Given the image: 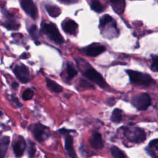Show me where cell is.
<instances>
[{
  "label": "cell",
  "mask_w": 158,
  "mask_h": 158,
  "mask_svg": "<svg viewBox=\"0 0 158 158\" xmlns=\"http://www.w3.org/2000/svg\"><path fill=\"white\" fill-rule=\"evenodd\" d=\"M123 132L127 139L134 143H141L144 141L146 138L144 130L133 125L125 127L123 129Z\"/></svg>",
  "instance_id": "1"
},
{
  "label": "cell",
  "mask_w": 158,
  "mask_h": 158,
  "mask_svg": "<svg viewBox=\"0 0 158 158\" xmlns=\"http://www.w3.org/2000/svg\"><path fill=\"white\" fill-rule=\"evenodd\" d=\"M126 72L130 77L131 82L134 84L148 86L154 81L148 74L131 70H127Z\"/></svg>",
  "instance_id": "2"
},
{
  "label": "cell",
  "mask_w": 158,
  "mask_h": 158,
  "mask_svg": "<svg viewBox=\"0 0 158 158\" xmlns=\"http://www.w3.org/2000/svg\"><path fill=\"white\" fill-rule=\"evenodd\" d=\"M43 31L52 40L57 44H62L64 42V38L59 33L56 26L51 23H44L42 27Z\"/></svg>",
  "instance_id": "3"
},
{
  "label": "cell",
  "mask_w": 158,
  "mask_h": 158,
  "mask_svg": "<svg viewBox=\"0 0 158 158\" xmlns=\"http://www.w3.org/2000/svg\"><path fill=\"white\" fill-rule=\"evenodd\" d=\"M131 104L137 109L140 110H146L151 104L150 96L147 93H141L132 97Z\"/></svg>",
  "instance_id": "4"
},
{
  "label": "cell",
  "mask_w": 158,
  "mask_h": 158,
  "mask_svg": "<svg viewBox=\"0 0 158 158\" xmlns=\"http://www.w3.org/2000/svg\"><path fill=\"white\" fill-rule=\"evenodd\" d=\"M84 75L88 80L97 84L98 85H99L100 87L102 88H106L107 86V84L105 80H104V78H102V75L93 68L87 69L84 72Z\"/></svg>",
  "instance_id": "5"
},
{
  "label": "cell",
  "mask_w": 158,
  "mask_h": 158,
  "mask_svg": "<svg viewBox=\"0 0 158 158\" xmlns=\"http://www.w3.org/2000/svg\"><path fill=\"white\" fill-rule=\"evenodd\" d=\"M33 132L35 139L40 143L46 140L49 136L48 128L39 123L35 125Z\"/></svg>",
  "instance_id": "6"
},
{
  "label": "cell",
  "mask_w": 158,
  "mask_h": 158,
  "mask_svg": "<svg viewBox=\"0 0 158 158\" xmlns=\"http://www.w3.org/2000/svg\"><path fill=\"white\" fill-rule=\"evenodd\" d=\"M59 131L60 133V134H66L65 137V148L68 156L70 158H77V156L73 147V137L67 133L68 130L65 129H60L59 130Z\"/></svg>",
  "instance_id": "7"
},
{
  "label": "cell",
  "mask_w": 158,
  "mask_h": 158,
  "mask_svg": "<svg viewBox=\"0 0 158 158\" xmlns=\"http://www.w3.org/2000/svg\"><path fill=\"white\" fill-rule=\"evenodd\" d=\"M14 73L18 80L23 83H27L30 80L29 70L24 65H17L14 69Z\"/></svg>",
  "instance_id": "8"
},
{
  "label": "cell",
  "mask_w": 158,
  "mask_h": 158,
  "mask_svg": "<svg viewBox=\"0 0 158 158\" xmlns=\"http://www.w3.org/2000/svg\"><path fill=\"white\" fill-rule=\"evenodd\" d=\"M21 6L23 10L32 19H35L37 16V9L32 0H22Z\"/></svg>",
  "instance_id": "9"
},
{
  "label": "cell",
  "mask_w": 158,
  "mask_h": 158,
  "mask_svg": "<svg viewBox=\"0 0 158 158\" xmlns=\"http://www.w3.org/2000/svg\"><path fill=\"white\" fill-rule=\"evenodd\" d=\"M91 146L97 150L102 149L104 147L103 141L101 135L98 131H94L89 139Z\"/></svg>",
  "instance_id": "10"
},
{
  "label": "cell",
  "mask_w": 158,
  "mask_h": 158,
  "mask_svg": "<svg viewBox=\"0 0 158 158\" xmlns=\"http://www.w3.org/2000/svg\"><path fill=\"white\" fill-rule=\"evenodd\" d=\"M105 50L106 48L104 46L93 44L86 48L85 53L88 56L96 57L102 53Z\"/></svg>",
  "instance_id": "11"
},
{
  "label": "cell",
  "mask_w": 158,
  "mask_h": 158,
  "mask_svg": "<svg viewBox=\"0 0 158 158\" xmlns=\"http://www.w3.org/2000/svg\"><path fill=\"white\" fill-rule=\"evenodd\" d=\"M12 147L15 156L17 157H21L23 155L26 148V143L24 139L20 137V138H19V139L14 143Z\"/></svg>",
  "instance_id": "12"
},
{
  "label": "cell",
  "mask_w": 158,
  "mask_h": 158,
  "mask_svg": "<svg viewBox=\"0 0 158 158\" xmlns=\"http://www.w3.org/2000/svg\"><path fill=\"white\" fill-rule=\"evenodd\" d=\"M10 138L9 136H4L0 138V158H4L7 153Z\"/></svg>",
  "instance_id": "13"
},
{
  "label": "cell",
  "mask_w": 158,
  "mask_h": 158,
  "mask_svg": "<svg viewBox=\"0 0 158 158\" xmlns=\"http://www.w3.org/2000/svg\"><path fill=\"white\" fill-rule=\"evenodd\" d=\"M77 23L72 20H67L63 23L64 30L69 34H74L77 29Z\"/></svg>",
  "instance_id": "14"
},
{
  "label": "cell",
  "mask_w": 158,
  "mask_h": 158,
  "mask_svg": "<svg viewBox=\"0 0 158 158\" xmlns=\"http://www.w3.org/2000/svg\"><path fill=\"white\" fill-rule=\"evenodd\" d=\"M112 5L113 9L119 14H121L125 9V0H109Z\"/></svg>",
  "instance_id": "15"
},
{
  "label": "cell",
  "mask_w": 158,
  "mask_h": 158,
  "mask_svg": "<svg viewBox=\"0 0 158 158\" xmlns=\"http://www.w3.org/2000/svg\"><path fill=\"white\" fill-rule=\"evenodd\" d=\"M46 82L47 87L52 92L60 93L63 89L62 87L60 85L55 82L54 80H52L49 78H46Z\"/></svg>",
  "instance_id": "16"
},
{
  "label": "cell",
  "mask_w": 158,
  "mask_h": 158,
  "mask_svg": "<svg viewBox=\"0 0 158 158\" xmlns=\"http://www.w3.org/2000/svg\"><path fill=\"white\" fill-rule=\"evenodd\" d=\"M46 10L50 16L52 17H58L60 13V9L59 7L54 5H46L45 6Z\"/></svg>",
  "instance_id": "17"
},
{
  "label": "cell",
  "mask_w": 158,
  "mask_h": 158,
  "mask_svg": "<svg viewBox=\"0 0 158 158\" xmlns=\"http://www.w3.org/2000/svg\"><path fill=\"white\" fill-rule=\"evenodd\" d=\"M122 118V111L120 109L115 108L112 112L110 120L114 123H119Z\"/></svg>",
  "instance_id": "18"
},
{
  "label": "cell",
  "mask_w": 158,
  "mask_h": 158,
  "mask_svg": "<svg viewBox=\"0 0 158 158\" xmlns=\"http://www.w3.org/2000/svg\"><path fill=\"white\" fill-rule=\"evenodd\" d=\"M3 25L6 28H7L8 30H16L19 29V27H20V25L16 21H15L14 19L8 20L7 21H6L5 22V23L3 24Z\"/></svg>",
  "instance_id": "19"
},
{
  "label": "cell",
  "mask_w": 158,
  "mask_h": 158,
  "mask_svg": "<svg viewBox=\"0 0 158 158\" xmlns=\"http://www.w3.org/2000/svg\"><path fill=\"white\" fill-rule=\"evenodd\" d=\"M67 80H71L77 74V70L74 68L72 64L70 63L67 64Z\"/></svg>",
  "instance_id": "20"
},
{
  "label": "cell",
  "mask_w": 158,
  "mask_h": 158,
  "mask_svg": "<svg viewBox=\"0 0 158 158\" xmlns=\"http://www.w3.org/2000/svg\"><path fill=\"white\" fill-rule=\"evenodd\" d=\"M91 8L94 11L99 13L103 11L104 7L99 0H91Z\"/></svg>",
  "instance_id": "21"
},
{
  "label": "cell",
  "mask_w": 158,
  "mask_h": 158,
  "mask_svg": "<svg viewBox=\"0 0 158 158\" xmlns=\"http://www.w3.org/2000/svg\"><path fill=\"white\" fill-rule=\"evenodd\" d=\"M110 152L113 158H125L123 152L117 146H112L110 149Z\"/></svg>",
  "instance_id": "22"
},
{
  "label": "cell",
  "mask_w": 158,
  "mask_h": 158,
  "mask_svg": "<svg viewBox=\"0 0 158 158\" xmlns=\"http://www.w3.org/2000/svg\"><path fill=\"white\" fill-rule=\"evenodd\" d=\"M112 21H113V19H112V17L109 15L106 14L101 18V19L99 20V26L101 27H104L107 24H108L109 23H110Z\"/></svg>",
  "instance_id": "23"
},
{
  "label": "cell",
  "mask_w": 158,
  "mask_h": 158,
  "mask_svg": "<svg viewBox=\"0 0 158 158\" xmlns=\"http://www.w3.org/2000/svg\"><path fill=\"white\" fill-rule=\"evenodd\" d=\"M152 63L151 65V69L154 72H158V56L152 55L151 56Z\"/></svg>",
  "instance_id": "24"
},
{
  "label": "cell",
  "mask_w": 158,
  "mask_h": 158,
  "mask_svg": "<svg viewBox=\"0 0 158 158\" xmlns=\"http://www.w3.org/2000/svg\"><path fill=\"white\" fill-rule=\"evenodd\" d=\"M33 96V91L31 89H25L22 94V98L25 101H28L32 99Z\"/></svg>",
  "instance_id": "25"
},
{
  "label": "cell",
  "mask_w": 158,
  "mask_h": 158,
  "mask_svg": "<svg viewBox=\"0 0 158 158\" xmlns=\"http://www.w3.org/2000/svg\"><path fill=\"white\" fill-rule=\"evenodd\" d=\"M36 152V148L34 143L31 141L28 140V154L30 158L33 157Z\"/></svg>",
  "instance_id": "26"
},
{
  "label": "cell",
  "mask_w": 158,
  "mask_h": 158,
  "mask_svg": "<svg viewBox=\"0 0 158 158\" xmlns=\"http://www.w3.org/2000/svg\"><path fill=\"white\" fill-rule=\"evenodd\" d=\"M29 32H30V35L31 36V37L33 38V40H36V39H38V29H37V27L35 25H33L30 27V28L29 30Z\"/></svg>",
  "instance_id": "27"
},
{
  "label": "cell",
  "mask_w": 158,
  "mask_h": 158,
  "mask_svg": "<svg viewBox=\"0 0 158 158\" xmlns=\"http://www.w3.org/2000/svg\"><path fill=\"white\" fill-rule=\"evenodd\" d=\"M80 86L82 88H85L86 89H91V88H94V86L92 84H91L90 83H89L88 81L85 80H81L80 81Z\"/></svg>",
  "instance_id": "28"
},
{
  "label": "cell",
  "mask_w": 158,
  "mask_h": 158,
  "mask_svg": "<svg viewBox=\"0 0 158 158\" xmlns=\"http://www.w3.org/2000/svg\"><path fill=\"white\" fill-rule=\"evenodd\" d=\"M149 147L151 148H154L156 149L158 148V139H155L152 140L149 144Z\"/></svg>",
  "instance_id": "29"
},
{
  "label": "cell",
  "mask_w": 158,
  "mask_h": 158,
  "mask_svg": "<svg viewBox=\"0 0 158 158\" xmlns=\"http://www.w3.org/2000/svg\"><path fill=\"white\" fill-rule=\"evenodd\" d=\"M12 101L16 104V106H17V107H21L22 106V104L20 103V102L19 101L18 98H17L16 97L12 96Z\"/></svg>",
  "instance_id": "30"
},
{
  "label": "cell",
  "mask_w": 158,
  "mask_h": 158,
  "mask_svg": "<svg viewBox=\"0 0 158 158\" xmlns=\"http://www.w3.org/2000/svg\"><path fill=\"white\" fill-rule=\"evenodd\" d=\"M61 2L67 4H75L77 3L78 0H59Z\"/></svg>",
  "instance_id": "31"
},
{
  "label": "cell",
  "mask_w": 158,
  "mask_h": 158,
  "mask_svg": "<svg viewBox=\"0 0 158 158\" xmlns=\"http://www.w3.org/2000/svg\"><path fill=\"white\" fill-rule=\"evenodd\" d=\"M29 56H30L29 54H28V53H23V54H22L21 55L20 58H21V59H25L28 58V57H29Z\"/></svg>",
  "instance_id": "32"
},
{
  "label": "cell",
  "mask_w": 158,
  "mask_h": 158,
  "mask_svg": "<svg viewBox=\"0 0 158 158\" xmlns=\"http://www.w3.org/2000/svg\"><path fill=\"white\" fill-rule=\"evenodd\" d=\"M19 85L16 82H14L12 84V87L14 88V89H16L17 87H18Z\"/></svg>",
  "instance_id": "33"
},
{
  "label": "cell",
  "mask_w": 158,
  "mask_h": 158,
  "mask_svg": "<svg viewBox=\"0 0 158 158\" xmlns=\"http://www.w3.org/2000/svg\"><path fill=\"white\" fill-rule=\"evenodd\" d=\"M157 149V151H158V148H157V149Z\"/></svg>",
  "instance_id": "34"
}]
</instances>
